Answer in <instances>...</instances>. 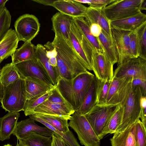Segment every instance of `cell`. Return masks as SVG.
Here are the masks:
<instances>
[{
  "instance_id": "cell-39",
  "label": "cell",
  "mask_w": 146,
  "mask_h": 146,
  "mask_svg": "<svg viewBox=\"0 0 146 146\" xmlns=\"http://www.w3.org/2000/svg\"><path fill=\"white\" fill-rule=\"evenodd\" d=\"M135 124V146H146V129L139 119Z\"/></svg>"
},
{
  "instance_id": "cell-46",
  "label": "cell",
  "mask_w": 146,
  "mask_h": 146,
  "mask_svg": "<svg viewBox=\"0 0 146 146\" xmlns=\"http://www.w3.org/2000/svg\"><path fill=\"white\" fill-rule=\"evenodd\" d=\"M51 146H63V139L59 135L53 132L52 135Z\"/></svg>"
},
{
  "instance_id": "cell-12",
  "label": "cell",
  "mask_w": 146,
  "mask_h": 146,
  "mask_svg": "<svg viewBox=\"0 0 146 146\" xmlns=\"http://www.w3.org/2000/svg\"><path fill=\"white\" fill-rule=\"evenodd\" d=\"M15 65L24 79L33 78L54 86L47 71L37 60L24 61Z\"/></svg>"
},
{
  "instance_id": "cell-18",
  "label": "cell",
  "mask_w": 146,
  "mask_h": 146,
  "mask_svg": "<svg viewBox=\"0 0 146 146\" xmlns=\"http://www.w3.org/2000/svg\"><path fill=\"white\" fill-rule=\"evenodd\" d=\"M75 111L70 105L44 102L35 108L28 115L35 114L70 115Z\"/></svg>"
},
{
  "instance_id": "cell-25",
  "label": "cell",
  "mask_w": 146,
  "mask_h": 146,
  "mask_svg": "<svg viewBox=\"0 0 146 146\" xmlns=\"http://www.w3.org/2000/svg\"><path fill=\"white\" fill-rule=\"evenodd\" d=\"M25 81L26 99L29 100L42 93L52 90L55 86L35 78H27Z\"/></svg>"
},
{
  "instance_id": "cell-1",
  "label": "cell",
  "mask_w": 146,
  "mask_h": 146,
  "mask_svg": "<svg viewBox=\"0 0 146 146\" xmlns=\"http://www.w3.org/2000/svg\"><path fill=\"white\" fill-rule=\"evenodd\" d=\"M52 42L57 52V66L54 68L58 77L71 80L88 71L67 41L60 36L55 35Z\"/></svg>"
},
{
  "instance_id": "cell-15",
  "label": "cell",
  "mask_w": 146,
  "mask_h": 146,
  "mask_svg": "<svg viewBox=\"0 0 146 146\" xmlns=\"http://www.w3.org/2000/svg\"><path fill=\"white\" fill-rule=\"evenodd\" d=\"M52 6L60 12L74 18L84 17L87 8L75 0H56Z\"/></svg>"
},
{
  "instance_id": "cell-27",
  "label": "cell",
  "mask_w": 146,
  "mask_h": 146,
  "mask_svg": "<svg viewBox=\"0 0 146 146\" xmlns=\"http://www.w3.org/2000/svg\"><path fill=\"white\" fill-rule=\"evenodd\" d=\"M73 21L89 43L95 49L103 52L98 38L94 37L91 34L90 25L85 18L82 17H74Z\"/></svg>"
},
{
  "instance_id": "cell-31",
  "label": "cell",
  "mask_w": 146,
  "mask_h": 146,
  "mask_svg": "<svg viewBox=\"0 0 146 146\" xmlns=\"http://www.w3.org/2000/svg\"><path fill=\"white\" fill-rule=\"evenodd\" d=\"M124 106L120 105L107 122L102 134L101 139L108 134L114 133L121 124L123 117Z\"/></svg>"
},
{
  "instance_id": "cell-19",
  "label": "cell",
  "mask_w": 146,
  "mask_h": 146,
  "mask_svg": "<svg viewBox=\"0 0 146 146\" xmlns=\"http://www.w3.org/2000/svg\"><path fill=\"white\" fill-rule=\"evenodd\" d=\"M84 18L90 25L92 23L99 25L107 35L113 39L110 21L106 17L102 8L87 7Z\"/></svg>"
},
{
  "instance_id": "cell-33",
  "label": "cell",
  "mask_w": 146,
  "mask_h": 146,
  "mask_svg": "<svg viewBox=\"0 0 146 146\" xmlns=\"http://www.w3.org/2000/svg\"><path fill=\"white\" fill-rule=\"evenodd\" d=\"M29 116L30 118L40 123L46 127L59 135L62 137L64 140L70 146H80L71 131L70 130L66 133H64L58 131L51 125L34 114L30 115Z\"/></svg>"
},
{
  "instance_id": "cell-4",
  "label": "cell",
  "mask_w": 146,
  "mask_h": 146,
  "mask_svg": "<svg viewBox=\"0 0 146 146\" xmlns=\"http://www.w3.org/2000/svg\"><path fill=\"white\" fill-rule=\"evenodd\" d=\"M142 96L139 88L132 86L124 105L121 123L115 132L123 131L139 119L140 100Z\"/></svg>"
},
{
  "instance_id": "cell-22",
  "label": "cell",
  "mask_w": 146,
  "mask_h": 146,
  "mask_svg": "<svg viewBox=\"0 0 146 146\" xmlns=\"http://www.w3.org/2000/svg\"><path fill=\"white\" fill-rule=\"evenodd\" d=\"M135 123L123 131L115 132L110 139L112 146H135Z\"/></svg>"
},
{
  "instance_id": "cell-51",
  "label": "cell",
  "mask_w": 146,
  "mask_h": 146,
  "mask_svg": "<svg viewBox=\"0 0 146 146\" xmlns=\"http://www.w3.org/2000/svg\"><path fill=\"white\" fill-rule=\"evenodd\" d=\"M16 146H26L23 145L21 142L19 141V143H18V141H17V143Z\"/></svg>"
},
{
  "instance_id": "cell-53",
  "label": "cell",
  "mask_w": 146,
  "mask_h": 146,
  "mask_svg": "<svg viewBox=\"0 0 146 146\" xmlns=\"http://www.w3.org/2000/svg\"><path fill=\"white\" fill-rule=\"evenodd\" d=\"M3 146H12L11 145L9 144H8L7 145H5Z\"/></svg>"
},
{
  "instance_id": "cell-3",
  "label": "cell",
  "mask_w": 146,
  "mask_h": 146,
  "mask_svg": "<svg viewBox=\"0 0 146 146\" xmlns=\"http://www.w3.org/2000/svg\"><path fill=\"white\" fill-rule=\"evenodd\" d=\"M26 100L25 79L20 78L7 86L3 87V95L1 102L5 111H24Z\"/></svg>"
},
{
  "instance_id": "cell-48",
  "label": "cell",
  "mask_w": 146,
  "mask_h": 146,
  "mask_svg": "<svg viewBox=\"0 0 146 146\" xmlns=\"http://www.w3.org/2000/svg\"><path fill=\"white\" fill-rule=\"evenodd\" d=\"M0 66V73L1 70ZM3 95V87L0 82V102H1Z\"/></svg>"
},
{
  "instance_id": "cell-38",
  "label": "cell",
  "mask_w": 146,
  "mask_h": 146,
  "mask_svg": "<svg viewBox=\"0 0 146 146\" xmlns=\"http://www.w3.org/2000/svg\"><path fill=\"white\" fill-rule=\"evenodd\" d=\"M11 21V16L7 8L0 9V41L9 29Z\"/></svg>"
},
{
  "instance_id": "cell-28",
  "label": "cell",
  "mask_w": 146,
  "mask_h": 146,
  "mask_svg": "<svg viewBox=\"0 0 146 146\" xmlns=\"http://www.w3.org/2000/svg\"><path fill=\"white\" fill-rule=\"evenodd\" d=\"M20 78L24 79L12 62L5 64L1 69L0 82L3 87L7 86Z\"/></svg>"
},
{
  "instance_id": "cell-21",
  "label": "cell",
  "mask_w": 146,
  "mask_h": 146,
  "mask_svg": "<svg viewBox=\"0 0 146 146\" xmlns=\"http://www.w3.org/2000/svg\"><path fill=\"white\" fill-rule=\"evenodd\" d=\"M20 116L19 112H9L0 118V140L3 141L10 138L14 131Z\"/></svg>"
},
{
  "instance_id": "cell-23",
  "label": "cell",
  "mask_w": 146,
  "mask_h": 146,
  "mask_svg": "<svg viewBox=\"0 0 146 146\" xmlns=\"http://www.w3.org/2000/svg\"><path fill=\"white\" fill-rule=\"evenodd\" d=\"M36 46L31 42H25L16 49L11 56L12 62L14 64L30 60H37L36 56Z\"/></svg>"
},
{
  "instance_id": "cell-26",
  "label": "cell",
  "mask_w": 146,
  "mask_h": 146,
  "mask_svg": "<svg viewBox=\"0 0 146 146\" xmlns=\"http://www.w3.org/2000/svg\"><path fill=\"white\" fill-rule=\"evenodd\" d=\"M98 38L103 53L113 65L117 63L118 55L113 39L110 38L102 30Z\"/></svg>"
},
{
  "instance_id": "cell-49",
  "label": "cell",
  "mask_w": 146,
  "mask_h": 146,
  "mask_svg": "<svg viewBox=\"0 0 146 146\" xmlns=\"http://www.w3.org/2000/svg\"><path fill=\"white\" fill-rule=\"evenodd\" d=\"M8 0H0V9L5 7L6 3Z\"/></svg>"
},
{
  "instance_id": "cell-35",
  "label": "cell",
  "mask_w": 146,
  "mask_h": 146,
  "mask_svg": "<svg viewBox=\"0 0 146 146\" xmlns=\"http://www.w3.org/2000/svg\"><path fill=\"white\" fill-rule=\"evenodd\" d=\"M52 90L42 93L30 99L27 100L24 110L25 116H28L29 113L35 108L46 100L51 95Z\"/></svg>"
},
{
  "instance_id": "cell-37",
  "label": "cell",
  "mask_w": 146,
  "mask_h": 146,
  "mask_svg": "<svg viewBox=\"0 0 146 146\" xmlns=\"http://www.w3.org/2000/svg\"><path fill=\"white\" fill-rule=\"evenodd\" d=\"M96 78V104H104L106 102L111 81L101 80Z\"/></svg>"
},
{
  "instance_id": "cell-13",
  "label": "cell",
  "mask_w": 146,
  "mask_h": 146,
  "mask_svg": "<svg viewBox=\"0 0 146 146\" xmlns=\"http://www.w3.org/2000/svg\"><path fill=\"white\" fill-rule=\"evenodd\" d=\"M112 36L118 55L117 66L133 58L130 48L129 34L130 31L111 29Z\"/></svg>"
},
{
  "instance_id": "cell-29",
  "label": "cell",
  "mask_w": 146,
  "mask_h": 146,
  "mask_svg": "<svg viewBox=\"0 0 146 146\" xmlns=\"http://www.w3.org/2000/svg\"><path fill=\"white\" fill-rule=\"evenodd\" d=\"M36 56L37 60L42 65L48 73L54 86L56 85L58 77L54 67L50 64L46 55V50L43 45L38 44L36 46Z\"/></svg>"
},
{
  "instance_id": "cell-2",
  "label": "cell",
  "mask_w": 146,
  "mask_h": 146,
  "mask_svg": "<svg viewBox=\"0 0 146 146\" xmlns=\"http://www.w3.org/2000/svg\"><path fill=\"white\" fill-rule=\"evenodd\" d=\"M95 77L94 75L88 71L71 80L58 77L56 86L63 97L76 111L82 105Z\"/></svg>"
},
{
  "instance_id": "cell-47",
  "label": "cell",
  "mask_w": 146,
  "mask_h": 146,
  "mask_svg": "<svg viewBox=\"0 0 146 146\" xmlns=\"http://www.w3.org/2000/svg\"><path fill=\"white\" fill-rule=\"evenodd\" d=\"M56 0H33L32 1L39 4L47 6H52Z\"/></svg>"
},
{
  "instance_id": "cell-34",
  "label": "cell",
  "mask_w": 146,
  "mask_h": 146,
  "mask_svg": "<svg viewBox=\"0 0 146 146\" xmlns=\"http://www.w3.org/2000/svg\"><path fill=\"white\" fill-rule=\"evenodd\" d=\"M26 146H51L52 136H46L39 134L33 133L27 138L19 140Z\"/></svg>"
},
{
  "instance_id": "cell-14",
  "label": "cell",
  "mask_w": 146,
  "mask_h": 146,
  "mask_svg": "<svg viewBox=\"0 0 146 146\" xmlns=\"http://www.w3.org/2000/svg\"><path fill=\"white\" fill-rule=\"evenodd\" d=\"M35 121L30 118L17 122L13 134L18 140L25 139L33 133L46 136H52L53 131L46 127L39 126Z\"/></svg>"
},
{
  "instance_id": "cell-44",
  "label": "cell",
  "mask_w": 146,
  "mask_h": 146,
  "mask_svg": "<svg viewBox=\"0 0 146 146\" xmlns=\"http://www.w3.org/2000/svg\"><path fill=\"white\" fill-rule=\"evenodd\" d=\"M141 121L146 129V96H142L140 100Z\"/></svg>"
},
{
  "instance_id": "cell-20",
  "label": "cell",
  "mask_w": 146,
  "mask_h": 146,
  "mask_svg": "<svg viewBox=\"0 0 146 146\" xmlns=\"http://www.w3.org/2000/svg\"><path fill=\"white\" fill-rule=\"evenodd\" d=\"M19 42L15 30L9 29L0 41V64L13 54L17 47Z\"/></svg>"
},
{
  "instance_id": "cell-41",
  "label": "cell",
  "mask_w": 146,
  "mask_h": 146,
  "mask_svg": "<svg viewBox=\"0 0 146 146\" xmlns=\"http://www.w3.org/2000/svg\"><path fill=\"white\" fill-rule=\"evenodd\" d=\"M80 3L88 4L92 7L103 8L115 0H75Z\"/></svg>"
},
{
  "instance_id": "cell-17",
  "label": "cell",
  "mask_w": 146,
  "mask_h": 146,
  "mask_svg": "<svg viewBox=\"0 0 146 146\" xmlns=\"http://www.w3.org/2000/svg\"><path fill=\"white\" fill-rule=\"evenodd\" d=\"M146 22V15L141 11L121 19L110 21L111 29L125 31H133Z\"/></svg>"
},
{
  "instance_id": "cell-52",
  "label": "cell",
  "mask_w": 146,
  "mask_h": 146,
  "mask_svg": "<svg viewBox=\"0 0 146 146\" xmlns=\"http://www.w3.org/2000/svg\"><path fill=\"white\" fill-rule=\"evenodd\" d=\"M63 146H70L63 139Z\"/></svg>"
},
{
  "instance_id": "cell-11",
  "label": "cell",
  "mask_w": 146,
  "mask_h": 146,
  "mask_svg": "<svg viewBox=\"0 0 146 146\" xmlns=\"http://www.w3.org/2000/svg\"><path fill=\"white\" fill-rule=\"evenodd\" d=\"M92 67L95 77L99 80L111 81L113 77V65L103 52L94 48L92 52Z\"/></svg>"
},
{
  "instance_id": "cell-9",
  "label": "cell",
  "mask_w": 146,
  "mask_h": 146,
  "mask_svg": "<svg viewBox=\"0 0 146 146\" xmlns=\"http://www.w3.org/2000/svg\"><path fill=\"white\" fill-rule=\"evenodd\" d=\"M113 77L118 79L146 78V60L139 57L130 59L117 66Z\"/></svg>"
},
{
  "instance_id": "cell-24",
  "label": "cell",
  "mask_w": 146,
  "mask_h": 146,
  "mask_svg": "<svg viewBox=\"0 0 146 146\" xmlns=\"http://www.w3.org/2000/svg\"><path fill=\"white\" fill-rule=\"evenodd\" d=\"M33 114L42 119L62 133H66L70 130L68 128V121L71 119L72 117L71 115L40 114Z\"/></svg>"
},
{
  "instance_id": "cell-42",
  "label": "cell",
  "mask_w": 146,
  "mask_h": 146,
  "mask_svg": "<svg viewBox=\"0 0 146 146\" xmlns=\"http://www.w3.org/2000/svg\"><path fill=\"white\" fill-rule=\"evenodd\" d=\"M130 48L133 58L138 57L137 36L135 29L130 31L129 34Z\"/></svg>"
},
{
  "instance_id": "cell-10",
  "label": "cell",
  "mask_w": 146,
  "mask_h": 146,
  "mask_svg": "<svg viewBox=\"0 0 146 146\" xmlns=\"http://www.w3.org/2000/svg\"><path fill=\"white\" fill-rule=\"evenodd\" d=\"M132 79H118L113 77L104 104L124 106L130 92Z\"/></svg>"
},
{
  "instance_id": "cell-5",
  "label": "cell",
  "mask_w": 146,
  "mask_h": 146,
  "mask_svg": "<svg viewBox=\"0 0 146 146\" xmlns=\"http://www.w3.org/2000/svg\"><path fill=\"white\" fill-rule=\"evenodd\" d=\"M143 0H115L102 8L110 21L124 18L141 11Z\"/></svg>"
},
{
  "instance_id": "cell-7",
  "label": "cell",
  "mask_w": 146,
  "mask_h": 146,
  "mask_svg": "<svg viewBox=\"0 0 146 146\" xmlns=\"http://www.w3.org/2000/svg\"><path fill=\"white\" fill-rule=\"evenodd\" d=\"M68 123L77 134L80 143L84 146H100V140L84 115L75 111Z\"/></svg>"
},
{
  "instance_id": "cell-45",
  "label": "cell",
  "mask_w": 146,
  "mask_h": 146,
  "mask_svg": "<svg viewBox=\"0 0 146 146\" xmlns=\"http://www.w3.org/2000/svg\"><path fill=\"white\" fill-rule=\"evenodd\" d=\"M90 29L93 36L96 38H98L102 32V29L99 25L92 23L90 25Z\"/></svg>"
},
{
  "instance_id": "cell-6",
  "label": "cell",
  "mask_w": 146,
  "mask_h": 146,
  "mask_svg": "<svg viewBox=\"0 0 146 146\" xmlns=\"http://www.w3.org/2000/svg\"><path fill=\"white\" fill-rule=\"evenodd\" d=\"M120 105L96 104L84 115L100 140L107 122Z\"/></svg>"
},
{
  "instance_id": "cell-50",
  "label": "cell",
  "mask_w": 146,
  "mask_h": 146,
  "mask_svg": "<svg viewBox=\"0 0 146 146\" xmlns=\"http://www.w3.org/2000/svg\"><path fill=\"white\" fill-rule=\"evenodd\" d=\"M141 11L146 10V0H143L141 7Z\"/></svg>"
},
{
  "instance_id": "cell-8",
  "label": "cell",
  "mask_w": 146,
  "mask_h": 146,
  "mask_svg": "<svg viewBox=\"0 0 146 146\" xmlns=\"http://www.w3.org/2000/svg\"><path fill=\"white\" fill-rule=\"evenodd\" d=\"M40 24L34 15L28 14L20 16L14 23L15 31L19 41L30 42L38 34Z\"/></svg>"
},
{
  "instance_id": "cell-43",
  "label": "cell",
  "mask_w": 146,
  "mask_h": 146,
  "mask_svg": "<svg viewBox=\"0 0 146 146\" xmlns=\"http://www.w3.org/2000/svg\"><path fill=\"white\" fill-rule=\"evenodd\" d=\"M132 86H138L142 96H146V78H137L132 79Z\"/></svg>"
},
{
  "instance_id": "cell-36",
  "label": "cell",
  "mask_w": 146,
  "mask_h": 146,
  "mask_svg": "<svg viewBox=\"0 0 146 146\" xmlns=\"http://www.w3.org/2000/svg\"><path fill=\"white\" fill-rule=\"evenodd\" d=\"M138 57L146 60V22L135 29Z\"/></svg>"
},
{
  "instance_id": "cell-16",
  "label": "cell",
  "mask_w": 146,
  "mask_h": 146,
  "mask_svg": "<svg viewBox=\"0 0 146 146\" xmlns=\"http://www.w3.org/2000/svg\"><path fill=\"white\" fill-rule=\"evenodd\" d=\"M73 18L60 12L54 15L51 19L52 26V30L54 33L55 35L59 36L67 41Z\"/></svg>"
},
{
  "instance_id": "cell-30",
  "label": "cell",
  "mask_w": 146,
  "mask_h": 146,
  "mask_svg": "<svg viewBox=\"0 0 146 146\" xmlns=\"http://www.w3.org/2000/svg\"><path fill=\"white\" fill-rule=\"evenodd\" d=\"M96 86L95 77L86 94L82 105L79 109L76 111L79 114L85 115L96 104Z\"/></svg>"
},
{
  "instance_id": "cell-40",
  "label": "cell",
  "mask_w": 146,
  "mask_h": 146,
  "mask_svg": "<svg viewBox=\"0 0 146 146\" xmlns=\"http://www.w3.org/2000/svg\"><path fill=\"white\" fill-rule=\"evenodd\" d=\"M44 102L70 105L63 97L56 86L52 89L51 95Z\"/></svg>"
},
{
  "instance_id": "cell-32",
  "label": "cell",
  "mask_w": 146,
  "mask_h": 146,
  "mask_svg": "<svg viewBox=\"0 0 146 146\" xmlns=\"http://www.w3.org/2000/svg\"><path fill=\"white\" fill-rule=\"evenodd\" d=\"M67 41L69 43L74 53L83 66L88 70L92 71V67L84 51L76 38L71 31L69 39Z\"/></svg>"
}]
</instances>
